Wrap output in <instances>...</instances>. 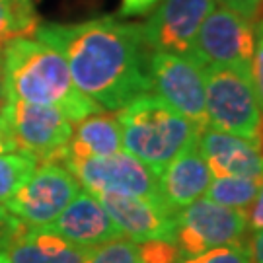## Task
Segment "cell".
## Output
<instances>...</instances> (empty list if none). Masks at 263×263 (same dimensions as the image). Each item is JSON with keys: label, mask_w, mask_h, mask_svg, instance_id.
<instances>
[{"label": "cell", "mask_w": 263, "mask_h": 263, "mask_svg": "<svg viewBox=\"0 0 263 263\" xmlns=\"http://www.w3.org/2000/svg\"><path fill=\"white\" fill-rule=\"evenodd\" d=\"M35 37L65 57L74 86L104 111H117L152 92L151 51L142 41L141 24L105 16L82 24L43 26Z\"/></svg>", "instance_id": "1"}, {"label": "cell", "mask_w": 263, "mask_h": 263, "mask_svg": "<svg viewBox=\"0 0 263 263\" xmlns=\"http://www.w3.org/2000/svg\"><path fill=\"white\" fill-rule=\"evenodd\" d=\"M4 98L35 105H53L72 125L100 109L72 82L65 57L41 39L18 37L2 49Z\"/></svg>", "instance_id": "2"}, {"label": "cell", "mask_w": 263, "mask_h": 263, "mask_svg": "<svg viewBox=\"0 0 263 263\" xmlns=\"http://www.w3.org/2000/svg\"><path fill=\"white\" fill-rule=\"evenodd\" d=\"M123 151L160 176L178 154L199 139L201 127L168 105L154 92L135 98L115 113Z\"/></svg>", "instance_id": "3"}, {"label": "cell", "mask_w": 263, "mask_h": 263, "mask_svg": "<svg viewBox=\"0 0 263 263\" xmlns=\"http://www.w3.org/2000/svg\"><path fill=\"white\" fill-rule=\"evenodd\" d=\"M207 127L254 142L263 154V111L252 76L230 66H207Z\"/></svg>", "instance_id": "4"}, {"label": "cell", "mask_w": 263, "mask_h": 263, "mask_svg": "<svg viewBox=\"0 0 263 263\" xmlns=\"http://www.w3.org/2000/svg\"><path fill=\"white\" fill-rule=\"evenodd\" d=\"M0 121L6 127L14 152H24L41 164H61L74 125L53 105H35L4 100Z\"/></svg>", "instance_id": "5"}, {"label": "cell", "mask_w": 263, "mask_h": 263, "mask_svg": "<svg viewBox=\"0 0 263 263\" xmlns=\"http://www.w3.org/2000/svg\"><path fill=\"white\" fill-rule=\"evenodd\" d=\"M248 234V211L230 209L201 197L176 213L174 242L185 257L215 248L240 246Z\"/></svg>", "instance_id": "6"}, {"label": "cell", "mask_w": 263, "mask_h": 263, "mask_svg": "<svg viewBox=\"0 0 263 263\" xmlns=\"http://www.w3.org/2000/svg\"><path fill=\"white\" fill-rule=\"evenodd\" d=\"M63 166L96 197L117 193L160 201L158 176L125 151L100 158H66Z\"/></svg>", "instance_id": "7"}, {"label": "cell", "mask_w": 263, "mask_h": 263, "mask_svg": "<svg viewBox=\"0 0 263 263\" xmlns=\"http://www.w3.org/2000/svg\"><path fill=\"white\" fill-rule=\"evenodd\" d=\"M148 76L154 94L181 115L197 123L201 129L207 127L205 113V86L207 68L197 59L174 55L164 51H151Z\"/></svg>", "instance_id": "8"}, {"label": "cell", "mask_w": 263, "mask_h": 263, "mask_svg": "<svg viewBox=\"0 0 263 263\" xmlns=\"http://www.w3.org/2000/svg\"><path fill=\"white\" fill-rule=\"evenodd\" d=\"M78 191V179L65 166L41 164L4 207L28 228H47Z\"/></svg>", "instance_id": "9"}, {"label": "cell", "mask_w": 263, "mask_h": 263, "mask_svg": "<svg viewBox=\"0 0 263 263\" xmlns=\"http://www.w3.org/2000/svg\"><path fill=\"white\" fill-rule=\"evenodd\" d=\"M255 47V28L236 12L215 6L201 24L193 57L205 66H230L250 74Z\"/></svg>", "instance_id": "10"}, {"label": "cell", "mask_w": 263, "mask_h": 263, "mask_svg": "<svg viewBox=\"0 0 263 263\" xmlns=\"http://www.w3.org/2000/svg\"><path fill=\"white\" fill-rule=\"evenodd\" d=\"M215 6L216 0H160L151 18L141 24L146 49L193 57L199 28Z\"/></svg>", "instance_id": "11"}, {"label": "cell", "mask_w": 263, "mask_h": 263, "mask_svg": "<svg viewBox=\"0 0 263 263\" xmlns=\"http://www.w3.org/2000/svg\"><path fill=\"white\" fill-rule=\"evenodd\" d=\"M98 199L125 238L137 244L146 240H174L176 215L160 201L117 193L98 195Z\"/></svg>", "instance_id": "12"}, {"label": "cell", "mask_w": 263, "mask_h": 263, "mask_svg": "<svg viewBox=\"0 0 263 263\" xmlns=\"http://www.w3.org/2000/svg\"><path fill=\"white\" fill-rule=\"evenodd\" d=\"M53 234L78 248H98L111 240L123 238L102 201L94 193L80 189L66 209L47 226Z\"/></svg>", "instance_id": "13"}, {"label": "cell", "mask_w": 263, "mask_h": 263, "mask_svg": "<svg viewBox=\"0 0 263 263\" xmlns=\"http://www.w3.org/2000/svg\"><path fill=\"white\" fill-rule=\"evenodd\" d=\"M213 174L199 151L197 141L178 154L158 176V195L170 213H178L193 201L205 197Z\"/></svg>", "instance_id": "14"}, {"label": "cell", "mask_w": 263, "mask_h": 263, "mask_svg": "<svg viewBox=\"0 0 263 263\" xmlns=\"http://www.w3.org/2000/svg\"><path fill=\"white\" fill-rule=\"evenodd\" d=\"M197 144L213 178H263V154L254 142L205 127Z\"/></svg>", "instance_id": "15"}, {"label": "cell", "mask_w": 263, "mask_h": 263, "mask_svg": "<svg viewBox=\"0 0 263 263\" xmlns=\"http://www.w3.org/2000/svg\"><path fill=\"white\" fill-rule=\"evenodd\" d=\"M6 254L10 263H82L90 250L68 244L47 228H26Z\"/></svg>", "instance_id": "16"}, {"label": "cell", "mask_w": 263, "mask_h": 263, "mask_svg": "<svg viewBox=\"0 0 263 263\" xmlns=\"http://www.w3.org/2000/svg\"><path fill=\"white\" fill-rule=\"evenodd\" d=\"M121 151V129L117 117L98 111L76 123V129H72V137L66 144V158H100Z\"/></svg>", "instance_id": "17"}, {"label": "cell", "mask_w": 263, "mask_h": 263, "mask_svg": "<svg viewBox=\"0 0 263 263\" xmlns=\"http://www.w3.org/2000/svg\"><path fill=\"white\" fill-rule=\"evenodd\" d=\"M39 28V18L33 0L0 2V51L18 37H33Z\"/></svg>", "instance_id": "18"}, {"label": "cell", "mask_w": 263, "mask_h": 263, "mask_svg": "<svg viewBox=\"0 0 263 263\" xmlns=\"http://www.w3.org/2000/svg\"><path fill=\"white\" fill-rule=\"evenodd\" d=\"M261 181L263 178H238V176L213 178L205 197L224 207L248 211L261 187Z\"/></svg>", "instance_id": "19"}, {"label": "cell", "mask_w": 263, "mask_h": 263, "mask_svg": "<svg viewBox=\"0 0 263 263\" xmlns=\"http://www.w3.org/2000/svg\"><path fill=\"white\" fill-rule=\"evenodd\" d=\"M37 170V160L24 152L0 154V203H6Z\"/></svg>", "instance_id": "20"}, {"label": "cell", "mask_w": 263, "mask_h": 263, "mask_svg": "<svg viewBox=\"0 0 263 263\" xmlns=\"http://www.w3.org/2000/svg\"><path fill=\"white\" fill-rule=\"evenodd\" d=\"M82 263H141L139 244L123 236L107 244L92 248Z\"/></svg>", "instance_id": "21"}, {"label": "cell", "mask_w": 263, "mask_h": 263, "mask_svg": "<svg viewBox=\"0 0 263 263\" xmlns=\"http://www.w3.org/2000/svg\"><path fill=\"white\" fill-rule=\"evenodd\" d=\"M141 263H181L183 255L174 240H146L139 242Z\"/></svg>", "instance_id": "22"}, {"label": "cell", "mask_w": 263, "mask_h": 263, "mask_svg": "<svg viewBox=\"0 0 263 263\" xmlns=\"http://www.w3.org/2000/svg\"><path fill=\"white\" fill-rule=\"evenodd\" d=\"M181 263H252L250 252L246 246H224V248H215L205 254L185 257Z\"/></svg>", "instance_id": "23"}, {"label": "cell", "mask_w": 263, "mask_h": 263, "mask_svg": "<svg viewBox=\"0 0 263 263\" xmlns=\"http://www.w3.org/2000/svg\"><path fill=\"white\" fill-rule=\"evenodd\" d=\"M255 28V47L252 57V66H250V76H252V86H254L257 104L263 111V18H259L254 24Z\"/></svg>", "instance_id": "24"}, {"label": "cell", "mask_w": 263, "mask_h": 263, "mask_svg": "<svg viewBox=\"0 0 263 263\" xmlns=\"http://www.w3.org/2000/svg\"><path fill=\"white\" fill-rule=\"evenodd\" d=\"M28 226L22 224L16 216L4 207V203H0V252L8 250V246L26 232Z\"/></svg>", "instance_id": "25"}, {"label": "cell", "mask_w": 263, "mask_h": 263, "mask_svg": "<svg viewBox=\"0 0 263 263\" xmlns=\"http://www.w3.org/2000/svg\"><path fill=\"white\" fill-rule=\"evenodd\" d=\"M224 8L236 12L238 16H242L244 20L255 24L257 20L261 18L263 10V0H218Z\"/></svg>", "instance_id": "26"}, {"label": "cell", "mask_w": 263, "mask_h": 263, "mask_svg": "<svg viewBox=\"0 0 263 263\" xmlns=\"http://www.w3.org/2000/svg\"><path fill=\"white\" fill-rule=\"evenodd\" d=\"M248 230L252 234L263 230V181L259 191H257V195H255L254 203L248 209Z\"/></svg>", "instance_id": "27"}, {"label": "cell", "mask_w": 263, "mask_h": 263, "mask_svg": "<svg viewBox=\"0 0 263 263\" xmlns=\"http://www.w3.org/2000/svg\"><path fill=\"white\" fill-rule=\"evenodd\" d=\"M160 0H121L119 16L129 18V16H142L148 14L152 8H156Z\"/></svg>", "instance_id": "28"}, {"label": "cell", "mask_w": 263, "mask_h": 263, "mask_svg": "<svg viewBox=\"0 0 263 263\" xmlns=\"http://www.w3.org/2000/svg\"><path fill=\"white\" fill-rule=\"evenodd\" d=\"M246 248L250 252L252 263H263V230L261 232H255L250 246H246Z\"/></svg>", "instance_id": "29"}, {"label": "cell", "mask_w": 263, "mask_h": 263, "mask_svg": "<svg viewBox=\"0 0 263 263\" xmlns=\"http://www.w3.org/2000/svg\"><path fill=\"white\" fill-rule=\"evenodd\" d=\"M2 152H14V146H12V141H10L8 133H6V127L0 121V154Z\"/></svg>", "instance_id": "30"}, {"label": "cell", "mask_w": 263, "mask_h": 263, "mask_svg": "<svg viewBox=\"0 0 263 263\" xmlns=\"http://www.w3.org/2000/svg\"><path fill=\"white\" fill-rule=\"evenodd\" d=\"M4 70H2V51H0V107L4 104Z\"/></svg>", "instance_id": "31"}, {"label": "cell", "mask_w": 263, "mask_h": 263, "mask_svg": "<svg viewBox=\"0 0 263 263\" xmlns=\"http://www.w3.org/2000/svg\"><path fill=\"white\" fill-rule=\"evenodd\" d=\"M0 263H10L8 254H6V250H2V252H0Z\"/></svg>", "instance_id": "32"}, {"label": "cell", "mask_w": 263, "mask_h": 263, "mask_svg": "<svg viewBox=\"0 0 263 263\" xmlns=\"http://www.w3.org/2000/svg\"><path fill=\"white\" fill-rule=\"evenodd\" d=\"M0 2H8V0H0Z\"/></svg>", "instance_id": "33"}]
</instances>
